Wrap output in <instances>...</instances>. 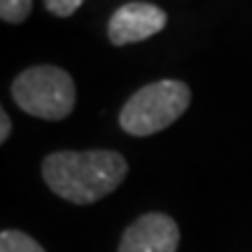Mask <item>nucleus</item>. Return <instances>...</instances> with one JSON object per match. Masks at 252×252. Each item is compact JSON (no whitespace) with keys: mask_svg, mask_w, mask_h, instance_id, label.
<instances>
[{"mask_svg":"<svg viewBox=\"0 0 252 252\" xmlns=\"http://www.w3.org/2000/svg\"><path fill=\"white\" fill-rule=\"evenodd\" d=\"M180 229L171 215H140L122 236L119 252H178Z\"/></svg>","mask_w":252,"mask_h":252,"instance_id":"nucleus-5","label":"nucleus"},{"mask_svg":"<svg viewBox=\"0 0 252 252\" xmlns=\"http://www.w3.org/2000/svg\"><path fill=\"white\" fill-rule=\"evenodd\" d=\"M191 100V91L180 80H159L145 84L124 103L119 112L122 131L131 135H152L185 115Z\"/></svg>","mask_w":252,"mask_h":252,"instance_id":"nucleus-2","label":"nucleus"},{"mask_svg":"<svg viewBox=\"0 0 252 252\" xmlns=\"http://www.w3.org/2000/svg\"><path fill=\"white\" fill-rule=\"evenodd\" d=\"M33 0H0V19L7 24H21L28 19Z\"/></svg>","mask_w":252,"mask_h":252,"instance_id":"nucleus-7","label":"nucleus"},{"mask_svg":"<svg viewBox=\"0 0 252 252\" xmlns=\"http://www.w3.org/2000/svg\"><path fill=\"white\" fill-rule=\"evenodd\" d=\"M166 21H168L166 12L152 2H128L110 17L108 37L115 47L143 42L163 31Z\"/></svg>","mask_w":252,"mask_h":252,"instance_id":"nucleus-4","label":"nucleus"},{"mask_svg":"<svg viewBox=\"0 0 252 252\" xmlns=\"http://www.w3.org/2000/svg\"><path fill=\"white\" fill-rule=\"evenodd\" d=\"M128 163L112 150L49 154L42 161V178L56 196L77 206H89L112 194L124 182Z\"/></svg>","mask_w":252,"mask_h":252,"instance_id":"nucleus-1","label":"nucleus"},{"mask_svg":"<svg viewBox=\"0 0 252 252\" xmlns=\"http://www.w3.org/2000/svg\"><path fill=\"white\" fill-rule=\"evenodd\" d=\"M0 252H45L42 245L35 238H31L24 231L17 229H5L0 234Z\"/></svg>","mask_w":252,"mask_h":252,"instance_id":"nucleus-6","label":"nucleus"},{"mask_svg":"<svg viewBox=\"0 0 252 252\" xmlns=\"http://www.w3.org/2000/svg\"><path fill=\"white\" fill-rule=\"evenodd\" d=\"M9 131H12V122H9V115L5 110H0V143H7Z\"/></svg>","mask_w":252,"mask_h":252,"instance_id":"nucleus-9","label":"nucleus"},{"mask_svg":"<svg viewBox=\"0 0 252 252\" xmlns=\"http://www.w3.org/2000/svg\"><path fill=\"white\" fill-rule=\"evenodd\" d=\"M82 2L84 0H45V7L47 12H52L54 17H70L75 14L77 9L82 7Z\"/></svg>","mask_w":252,"mask_h":252,"instance_id":"nucleus-8","label":"nucleus"},{"mask_svg":"<svg viewBox=\"0 0 252 252\" xmlns=\"http://www.w3.org/2000/svg\"><path fill=\"white\" fill-rule=\"evenodd\" d=\"M12 98L33 117L59 122L72 112L77 89L72 77L59 65H33L12 82Z\"/></svg>","mask_w":252,"mask_h":252,"instance_id":"nucleus-3","label":"nucleus"}]
</instances>
